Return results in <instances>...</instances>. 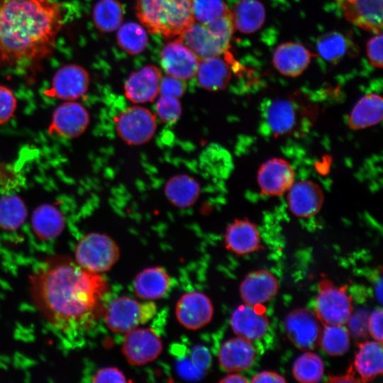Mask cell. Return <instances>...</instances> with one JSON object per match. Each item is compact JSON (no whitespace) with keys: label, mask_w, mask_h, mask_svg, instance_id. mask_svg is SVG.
<instances>
[{"label":"cell","mask_w":383,"mask_h":383,"mask_svg":"<svg viewBox=\"0 0 383 383\" xmlns=\"http://www.w3.org/2000/svg\"><path fill=\"white\" fill-rule=\"evenodd\" d=\"M317 50L318 54L326 60L337 62L347 53L348 41L340 33H328L319 38Z\"/></svg>","instance_id":"37"},{"label":"cell","mask_w":383,"mask_h":383,"mask_svg":"<svg viewBox=\"0 0 383 383\" xmlns=\"http://www.w3.org/2000/svg\"><path fill=\"white\" fill-rule=\"evenodd\" d=\"M314 56V54L303 45L287 42L276 48L272 62L275 69L282 75L295 77L304 72Z\"/></svg>","instance_id":"21"},{"label":"cell","mask_w":383,"mask_h":383,"mask_svg":"<svg viewBox=\"0 0 383 383\" xmlns=\"http://www.w3.org/2000/svg\"><path fill=\"white\" fill-rule=\"evenodd\" d=\"M231 36L207 23L194 22L179 38L201 60L226 52Z\"/></svg>","instance_id":"8"},{"label":"cell","mask_w":383,"mask_h":383,"mask_svg":"<svg viewBox=\"0 0 383 383\" xmlns=\"http://www.w3.org/2000/svg\"><path fill=\"white\" fill-rule=\"evenodd\" d=\"M219 382L223 383H246L248 382V379L239 374H228L222 378Z\"/></svg>","instance_id":"49"},{"label":"cell","mask_w":383,"mask_h":383,"mask_svg":"<svg viewBox=\"0 0 383 383\" xmlns=\"http://www.w3.org/2000/svg\"><path fill=\"white\" fill-rule=\"evenodd\" d=\"M187 86L183 79L172 76H166L161 79L160 92L162 96L179 99L181 97Z\"/></svg>","instance_id":"41"},{"label":"cell","mask_w":383,"mask_h":383,"mask_svg":"<svg viewBox=\"0 0 383 383\" xmlns=\"http://www.w3.org/2000/svg\"><path fill=\"white\" fill-rule=\"evenodd\" d=\"M16 106V99L13 91L0 84V124L8 121L13 116Z\"/></svg>","instance_id":"40"},{"label":"cell","mask_w":383,"mask_h":383,"mask_svg":"<svg viewBox=\"0 0 383 383\" xmlns=\"http://www.w3.org/2000/svg\"><path fill=\"white\" fill-rule=\"evenodd\" d=\"M193 1L136 0V16L152 33L179 36L194 22Z\"/></svg>","instance_id":"3"},{"label":"cell","mask_w":383,"mask_h":383,"mask_svg":"<svg viewBox=\"0 0 383 383\" xmlns=\"http://www.w3.org/2000/svg\"><path fill=\"white\" fill-rule=\"evenodd\" d=\"M122 353L128 363L143 365L155 360L162 351V343L152 328H135L125 333Z\"/></svg>","instance_id":"10"},{"label":"cell","mask_w":383,"mask_h":383,"mask_svg":"<svg viewBox=\"0 0 383 383\" xmlns=\"http://www.w3.org/2000/svg\"><path fill=\"white\" fill-rule=\"evenodd\" d=\"M190 356L194 365L205 374L211 365V356L209 350L204 345H196L192 348Z\"/></svg>","instance_id":"43"},{"label":"cell","mask_w":383,"mask_h":383,"mask_svg":"<svg viewBox=\"0 0 383 383\" xmlns=\"http://www.w3.org/2000/svg\"><path fill=\"white\" fill-rule=\"evenodd\" d=\"M354 365L360 377V381L369 382L382 373V343L368 340L358 346Z\"/></svg>","instance_id":"26"},{"label":"cell","mask_w":383,"mask_h":383,"mask_svg":"<svg viewBox=\"0 0 383 383\" xmlns=\"http://www.w3.org/2000/svg\"><path fill=\"white\" fill-rule=\"evenodd\" d=\"M120 257V250L109 235L91 233L84 235L75 248L76 261L82 268L95 273L109 270Z\"/></svg>","instance_id":"4"},{"label":"cell","mask_w":383,"mask_h":383,"mask_svg":"<svg viewBox=\"0 0 383 383\" xmlns=\"http://www.w3.org/2000/svg\"><path fill=\"white\" fill-rule=\"evenodd\" d=\"M287 192L289 208L298 217L313 216L323 206V192L317 184L311 181L301 180L293 183Z\"/></svg>","instance_id":"17"},{"label":"cell","mask_w":383,"mask_h":383,"mask_svg":"<svg viewBox=\"0 0 383 383\" xmlns=\"http://www.w3.org/2000/svg\"><path fill=\"white\" fill-rule=\"evenodd\" d=\"M116 128L120 138L128 145H143L148 143L155 133L156 116L143 106H132L118 115Z\"/></svg>","instance_id":"7"},{"label":"cell","mask_w":383,"mask_h":383,"mask_svg":"<svg viewBox=\"0 0 383 383\" xmlns=\"http://www.w3.org/2000/svg\"><path fill=\"white\" fill-rule=\"evenodd\" d=\"M89 84V74L84 68L74 64L64 65L54 74L48 94L73 101L86 93Z\"/></svg>","instance_id":"14"},{"label":"cell","mask_w":383,"mask_h":383,"mask_svg":"<svg viewBox=\"0 0 383 383\" xmlns=\"http://www.w3.org/2000/svg\"><path fill=\"white\" fill-rule=\"evenodd\" d=\"M196 74L201 87L219 91L227 87L231 78V69L226 60L214 56L201 59Z\"/></svg>","instance_id":"25"},{"label":"cell","mask_w":383,"mask_h":383,"mask_svg":"<svg viewBox=\"0 0 383 383\" xmlns=\"http://www.w3.org/2000/svg\"><path fill=\"white\" fill-rule=\"evenodd\" d=\"M92 382H126L123 372L114 367H104L99 370L92 378Z\"/></svg>","instance_id":"44"},{"label":"cell","mask_w":383,"mask_h":383,"mask_svg":"<svg viewBox=\"0 0 383 383\" xmlns=\"http://www.w3.org/2000/svg\"><path fill=\"white\" fill-rule=\"evenodd\" d=\"M315 311L323 326L345 325L353 311L352 299L347 294V287H338L328 279L321 280Z\"/></svg>","instance_id":"6"},{"label":"cell","mask_w":383,"mask_h":383,"mask_svg":"<svg viewBox=\"0 0 383 383\" xmlns=\"http://www.w3.org/2000/svg\"><path fill=\"white\" fill-rule=\"evenodd\" d=\"M170 285V277L164 268L151 267L144 269L136 275L133 282V290L138 298L151 301L164 296Z\"/></svg>","instance_id":"24"},{"label":"cell","mask_w":383,"mask_h":383,"mask_svg":"<svg viewBox=\"0 0 383 383\" xmlns=\"http://www.w3.org/2000/svg\"><path fill=\"white\" fill-rule=\"evenodd\" d=\"M31 223L38 237L43 240H51L61 233L65 226V220L57 208L43 204L34 211Z\"/></svg>","instance_id":"30"},{"label":"cell","mask_w":383,"mask_h":383,"mask_svg":"<svg viewBox=\"0 0 383 383\" xmlns=\"http://www.w3.org/2000/svg\"><path fill=\"white\" fill-rule=\"evenodd\" d=\"M252 382L260 383V382H278L284 383L286 382L284 377L275 372L272 371H262L255 376L252 377L251 379Z\"/></svg>","instance_id":"47"},{"label":"cell","mask_w":383,"mask_h":383,"mask_svg":"<svg viewBox=\"0 0 383 383\" xmlns=\"http://www.w3.org/2000/svg\"><path fill=\"white\" fill-rule=\"evenodd\" d=\"M278 289L277 277L268 270H260L246 275L240 284V294L245 304L262 305L272 299Z\"/></svg>","instance_id":"20"},{"label":"cell","mask_w":383,"mask_h":383,"mask_svg":"<svg viewBox=\"0 0 383 383\" xmlns=\"http://www.w3.org/2000/svg\"><path fill=\"white\" fill-rule=\"evenodd\" d=\"M119 46L131 55L142 52L147 46L148 36L144 28L134 22L122 25L117 33Z\"/></svg>","instance_id":"36"},{"label":"cell","mask_w":383,"mask_h":383,"mask_svg":"<svg viewBox=\"0 0 383 383\" xmlns=\"http://www.w3.org/2000/svg\"><path fill=\"white\" fill-rule=\"evenodd\" d=\"M321 323L316 314L307 309H296L285 318L284 328L290 341L299 349L309 351L320 343Z\"/></svg>","instance_id":"9"},{"label":"cell","mask_w":383,"mask_h":383,"mask_svg":"<svg viewBox=\"0 0 383 383\" xmlns=\"http://www.w3.org/2000/svg\"><path fill=\"white\" fill-rule=\"evenodd\" d=\"M358 381L355 379L352 368L344 375L329 377V382H355Z\"/></svg>","instance_id":"48"},{"label":"cell","mask_w":383,"mask_h":383,"mask_svg":"<svg viewBox=\"0 0 383 383\" xmlns=\"http://www.w3.org/2000/svg\"><path fill=\"white\" fill-rule=\"evenodd\" d=\"M32 280L38 308L62 337L76 339L92 327L107 289L99 273L64 262L41 270Z\"/></svg>","instance_id":"1"},{"label":"cell","mask_w":383,"mask_h":383,"mask_svg":"<svg viewBox=\"0 0 383 383\" xmlns=\"http://www.w3.org/2000/svg\"><path fill=\"white\" fill-rule=\"evenodd\" d=\"M200 58L179 38L167 43L161 53V65L172 77L188 79L196 74Z\"/></svg>","instance_id":"13"},{"label":"cell","mask_w":383,"mask_h":383,"mask_svg":"<svg viewBox=\"0 0 383 383\" xmlns=\"http://www.w3.org/2000/svg\"><path fill=\"white\" fill-rule=\"evenodd\" d=\"M27 216L23 201L16 195L0 197V226L5 230H16L25 221Z\"/></svg>","instance_id":"35"},{"label":"cell","mask_w":383,"mask_h":383,"mask_svg":"<svg viewBox=\"0 0 383 383\" xmlns=\"http://www.w3.org/2000/svg\"><path fill=\"white\" fill-rule=\"evenodd\" d=\"M175 314L179 323L189 330H197L212 319L213 306L211 299L200 292H189L178 300Z\"/></svg>","instance_id":"11"},{"label":"cell","mask_w":383,"mask_h":383,"mask_svg":"<svg viewBox=\"0 0 383 383\" xmlns=\"http://www.w3.org/2000/svg\"><path fill=\"white\" fill-rule=\"evenodd\" d=\"M382 33L375 34L367 43V56L370 64L377 68L382 67Z\"/></svg>","instance_id":"42"},{"label":"cell","mask_w":383,"mask_h":383,"mask_svg":"<svg viewBox=\"0 0 383 383\" xmlns=\"http://www.w3.org/2000/svg\"><path fill=\"white\" fill-rule=\"evenodd\" d=\"M226 248L231 252L243 255L262 248L257 226L248 219H235L226 228Z\"/></svg>","instance_id":"22"},{"label":"cell","mask_w":383,"mask_h":383,"mask_svg":"<svg viewBox=\"0 0 383 383\" xmlns=\"http://www.w3.org/2000/svg\"><path fill=\"white\" fill-rule=\"evenodd\" d=\"M89 119V113L82 104L69 101L55 110L51 129L60 136L75 138L86 130Z\"/></svg>","instance_id":"19"},{"label":"cell","mask_w":383,"mask_h":383,"mask_svg":"<svg viewBox=\"0 0 383 383\" xmlns=\"http://www.w3.org/2000/svg\"><path fill=\"white\" fill-rule=\"evenodd\" d=\"M367 331L374 340L382 343V309H374L367 318Z\"/></svg>","instance_id":"46"},{"label":"cell","mask_w":383,"mask_h":383,"mask_svg":"<svg viewBox=\"0 0 383 383\" xmlns=\"http://www.w3.org/2000/svg\"><path fill=\"white\" fill-rule=\"evenodd\" d=\"M345 19L374 34L382 30V0H335Z\"/></svg>","instance_id":"12"},{"label":"cell","mask_w":383,"mask_h":383,"mask_svg":"<svg viewBox=\"0 0 383 383\" xmlns=\"http://www.w3.org/2000/svg\"><path fill=\"white\" fill-rule=\"evenodd\" d=\"M350 332L345 325H327L322 329L319 345L331 356L344 355L350 348Z\"/></svg>","instance_id":"34"},{"label":"cell","mask_w":383,"mask_h":383,"mask_svg":"<svg viewBox=\"0 0 383 383\" xmlns=\"http://www.w3.org/2000/svg\"><path fill=\"white\" fill-rule=\"evenodd\" d=\"M155 110L162 122L172 124L180 117L182 106L178 99L161 95L156 102Z\"/></svg>","instance_id":"39"},{"label":"cell","mask_w":383,"mask_h":383,"mask_svg":"<svg viewBox=\"0 0 383 383\" xmlns=\"http://www.w3.org/2000/svg\"><path fill=\"white\" fill-rule=\"evenodd\" d=\"M266 121L273 133L284 134L289 132L296 121L293 105L284 99L273 101L267 108Z\"/></svg>","instance_id":"31"},{"label":"cell","mask_w":383,"mask_h":383,"mask_svg":"<svg viewBox=\"0 0 383 383\" xmlns=\"http://www.w3.org/2000/svg\"><path fill=\"white\" fill-rule=\"evenodd\" d=\"M230 322L237 336L250 341L262 338L269 328V319L262 305H240L233 311Z\"/></svg>","instance_id":"15"},{"label":"cell","mask_w":383,"mask_h":383,"mask_svg":"<svg viewBox=\"0 0 383 383\" xmlns=\"http://www.w3.org/2000/svg\"><path fill=\"white\" fill-rule=\"evenodd\" d=\"M230 11L223 0H194L193 13L194 20L207 23L221 17Z\"/></svg>","instance_id":"38"},{"label":"cell","mask_w":383,"mask_h":383,"mask_svg":"<svg viewBox=\"0 0 383 383\" xmlns=\"http://www.w3.org/2000/svg\"><path fill=\"white\" fill-rule=\"evenodd\" d=\"M176 370L179 377L187 380H197L204 375L189 358L178 360Z\"/></svg>","instance_id":"45"},{"label":"cell","mask_w":383,"mask_h":383,"mask_svg":"<svg viewBox=\"0 0 383 383\" xmlns=\"http://www.w3.org/2000/svg\"><path fill=\"white\" fill-rule=\"evenodd\" d=\"M161 79L157 67L145 66L129 75L124 85L125 95L134 104L152 101L160 93Z\"/></svg>","instance_id":"18"},{"label":"cell","mask_w":383,"mask_h":383,"mask_svg":"<svg viewBox=\"0 0 383 383\" xmlns=\"http://www.w3.org/2000/svg\"><path fill=\"white\" fill-rule=\"evenodd\" d=\"M255 357L251 341L237 336L225 341L218 352L221 367L228 372H241L249 369Z\"/></svg>","instance_id":"23"},{"label":"cell","mask_w":383,"mask_h":383,"mask_svg":"<svg viewBox=\"0 0 383 383\" xmlns=\"http://www.w3.org/2000/svg\"><path fill=\"white\" fill-rule=\"evenodd\" d=\"M324 365L322 359L313 352L306 351L299 356L293 365L294 378L302 383H315L323 377Z\"/></svg>","instance_id":"33"},{"label":"cell","mask_w":383,"mask_h":383,"mask_svg":"<svg viewBox=\"0 0 383 383\" xmlns=\"http://www.w3.org/2000/svg\"><path fill=\"white\" fill-rule=\"evenodd\" d=\"M200 190L197 181L184 174L173 176L165 187V194L168 201L179 208L192 206L199 198Z\"/></svg>","instance_id":"29"},{"label":"cell","mask_w":383,"mask_h":383,"mask_svg":"<svg viewBox=\"0 0 383 383\" xmlns=\"http://www.w3.org/2000/svg\"><path fill=\"white\" fill-rule=\"evenodd\" d=\"M92 17L96 27L103 32L116 30L123 18V8L117 0H99L94 6Z\"/></svg>","instance_id":"32"},{"label":"cell","mask_w":383,"mask_h":383,"mask_svg":"<svg viewBox=\"0 0 383 383\" xmlns=\"http://www.w3.org/2000/svg\"><path fill=\"white\" fill-rule=\"evenodd\" d=\"M233 27L243 33H253L265 21V9L258 0H240L231 11Z\"/></svg>","instance_id":"27"},{"label":"cell","mask_w":383,"mask_h":383,"mask_svg":"<svg viewBox=\"0 0 383 383\" xmlns=\"http://www.w3.org/2000/svg\"><path fill=\"white\" fill-rule=\"evenodd\" d=\"M294 173L288 162L282 158H272L264 162L257 172V182L261 192L268 196H280L294 183Z\"/></svg>","instance_id":"16"},{"label":"cell","mask_w":383,"mask_h":383,"mask_svg":"<svg viewBox=\"0 0 383 383\" xmlns=\"http://www.w3.org/2000/svg\"><path fill=\"white\" fill-rule=\"evenodd\" d=\"M382 98L377 94H369L360 99L353 108L348 124L353 130H360L379 123L382 118Z\"/></svg>","instance_id":"28"},{"label":"cell","mask_w":383,"mask_h":383,"mask_svg":"<svg viewBox=\"0 0 383 383\" xmlns=\"http://www.w3.org/2000/svg\"><path fill=\"white\" fill-rule=\"evenodd\" d=\"M157 313L156 304L151 301L140 302L130 296L113 299L107 307L104 320L107 327L116 333H126L145 324Z\"/></svg>","instance_id":"5"},{"label":"cell","mask_w":383,"mask_h":383,"mask_svg":"<svg viewBox=\"0 0 383 383\" xmlns=\"http://www.w3.org/2000/svg\"><path fill=\"white\" fill-rule=\"evenodd\" d=\"M63 25L52 0H0V67L25 71L48 58Z\"/></svg>","instance_id":"2"}]
</instances>
